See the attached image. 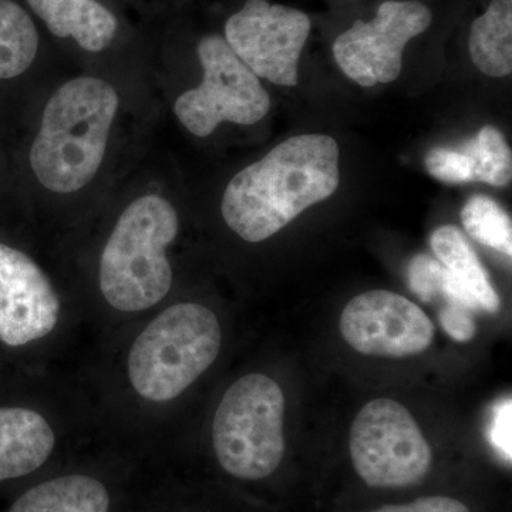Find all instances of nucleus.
Returning a JSON list of instances; mask_svg holds the SVG:
<instances>
[{
  "label": "nucleus",
  "instance_id": "nucleus-10",
  "mask_svg": "<svg viewBox=\"0 0 512 512\" xmlns=\"http://www.w3.org/2000/svg\"><path fill=\"white\" fill-rule=\"evenodd\" d=\"M340 332L362 355L407 357L429 349L436 328L423 309L399 293L370 291L343 309Z\"/></svg>",
  "mask_w": 512,
  "mask_h": 512
},
{
  "label": "nucleus",
  "instance_id": "nucleus-3",
  "mask_svg": "<svg viewBox=\"0 0 512 512\" xmlns=\"http://www.w3.org/2000/svg\"><path fill=\"white\" fill-rule=\"evenodd\" d=\"M177 234V212L163 197L144 195L128 205L101 255L100 289L113 308L146 311L163 301L173 284L165 249Z\"/></svg>",
  "mask_w": 512,
  "mask_h": 512
},
{
  "label": "nucleus",
  "instance_id": "nucleus-4",
  "mask_svg": "<svg viewBox=\"0 0 512 512\" xmlns=\"http://www.w3.org/2000/svg\"><path fill=\"white\" fill-rule=\"evenodd\" d=\"M221 342L220 322L211 309L198 303L171 306L131 346L130 382L151 402L177 399L217 360Z\"/></svg>",
  "mask_w": 512,
  "mask_h": 512
},
{
  "label": "nucleus",
  "instance_id": "nucleus-16",
  "mask_svg": "<svg viewBox=\"0 0 512 512\" xmlns=\"http://www.w3.org/2000/svg\"><path fill=\"white\" fill-rule=\"evenodd\" d=\"M471 59L490 77L512 72V0H493L483 16L474 20L468 40Z\"/></svg>",
  "mask_w": 512,
  "mask_h": 512
},
{
  "label": "nucleus",
  "instance_id": "nucleus-19",
  "mask_svg": "<svg viewBox=\"0 0 512 512\" xmlns=\"http://www.w3.org/2000/svg\"><path fill=\"white\" fill-rule=\"evenodd\" d=\"M474 164V181L505 187L512 178L511 148L497 128L485 126L460 148Z\"/></svg>",
  "mask_w": 512,
  "mask_h": 512
},
{
  "label": "nucleus",
  "instance_id": "nucleus-2",
  "mask_svg": "<svg viewBox=\"0 0 512 512\" xmlns=\"http://www.w3.org/2000/svg\"><path fill=\"white\" fill-rule=\"evenodd\" d=\"M119 109L116 90L96 77L63 84L43 111L30 165L47 190L69 194L93 180Z\"/></svg>",
  "mask_w": 512,
  "mask_h": 512
},
{
  "label": "nucleus",
  "instance_id": "nucleus-8",
  "mask_svg": "<svg viewBox=\"0 0 512 512\" xmlns=\"http://www.w3.org/2000/svg\"><path fill=\"white\" fill-rule=\"evenodd\" d=\"M312 23L302 10L247 0L225 25V40L256 77L276 86L295 87L299 59Z\"/></svg>",
  "mask_w": 512,
  "mask_h": 512
},
{
  "label": "nucleus",
  "instance_id": "nucleus-1",
  "mask_svg": "<svg viewBox=\"0 0 512 512\" xmlns=\"http://www.w3.org/2000/svg\"><path fill=\"white\" fill-rule=\"evenodd\" d=\"M338 187V143L325 134H302L272 148L229 181L222 217L235 234L256 244L274 237Z\"/></svg>",
  "mask_w": 512,
  "mask_h": 512
},
{
  "label": "nucleus",
  "instance_id": "nucleus-18",
  "mask_svg": "<svg viewBox=\"0 0 512 512\" xmlns=\"http://www.w3.org/2000/svg\"><path fill=\"white\" fill-rule=\"evenodd\" d=\"M461 221L471 238L485 247L512 255V224L507 214L490 197L474 195L461 211Z\"/></svg>",
  "mask_w": 512,
  "mask_h": 512
},
{
  "label": "nucleus",
  "instance_id": "nucleus-23",
  "mask_svg": "<svg viewBox=\"0 0 512 512\" xmlns=\"http://www.w3.org/2000/svg\"><path fill=\"white\" fill-rule=\"evenodd\" d=\"M512 400L508 397L498 404L494 410L493 423H491L490 439L493 446L503 454L505 460L512 458Z\"/></svg>",
  "mask_w": 512,
  "mask_h": 512
},
{
  "label": "nucleus",
  "instance_id": "nucleus-5",
  "mask_svg": "<svg viewBox=\"0 0 512 512\" xmlns=\"http://www.w3.org/2000/svg\"><path fill=\"white\" fill-rule=\"evenodd\" d=\"M285 396L265 375H248L222 397L212 443L222 468L242 480L271 476L285 454Z\"/></svg>",
  "mask_w": 512,
  "mask_h": 512
},
{
  "label": "nucleus",
  "instance_id": "nucleus-12",
  "mask_svg": "<svg viewBox=\"0 0 512 512\" xmlns=\"http://www.w3.org/2000/svg\"><path fill=\"white\" fill-rule=\"evenodd\" d=\"M56 437L45 417L20 407H0V483L28 476L46 463Z\"/></svg>",
  "mask_w": 512,
  "mask_h": 512
},
{
  "label": "nucleus",
  "instance_id": "nucleus-20",
  "mask_svg": "<svg viewBox=\"0 0 512 512\" xmlns=\"http://www.w3.org/2000/svg\"><path fill=\"white\" fill-rule=\"evenodd\" d=\"M430 175L447 184H464L474 181V164L461 150L433 148L426 157Z\"/></svg>",
  "mask_w": 512,
  "mask_h": 512
},
{
  "label": "nucleus",
  "instance_id": "nucleus-11",
  "mask_svg": "<svg viewBox=\"0 0 512 512\" xmlns=\"http://www.w3.org/2000/svg\"><path fill=\"white\" fill-rule=\"evenodd\" d=\"M60 301L45 272L28 255L0 244V340L12 348L56 328Z\"/></svg>",
  "mask_w": 512,
  "mask_h": 512
},
{
  "label": "nucleus",
  "instance_id": "nucleus-13",
  "mask_svg": "<svg viewBox=\"0 0 512 512\" xmlns=\"http://www.w3.org/2000/svg\"><path fill=\"white\" fill-rule=\"evenodd\" d=\"M30 8L57 37H73L87 52L99 53L113 42L117 20L97 0H28Z\"/></svg>",
  "mask_w": 512,
  "mask_h": 512
},
{
  "label": "nucleus",
  "instance_id": "nucleus-9",
  "mask_svg": "<svg viewBox=\"0 0 512 512\" xmlns=\"http://www.w3.org/2000/svg\"><path fill=\"white\" fill-rule=\"evenodd\" d=\"M431 10L420 2L389 0L376 18L357 20L333 43V56L343 73L363 87L394 82L403 66V52L413 37L431 25Z\"/></svg>",
  "mask_w": 512,
  "mask_h": 512
},
{
  "label": "nucleus",
  "instance_id": "nucleus-6",
  "mask_svg": "<svg viewBox=\"0 0 512 512\" xmlns=\"http://www.w3.org/2000/svg\"><path fill=\"white\" fill-rule=\"evenodd\" d=\"M349 447L356 473L375 488L419 484L433 461L419 424L392 399L372 400L357 413Z\"/></svg>",
  "mask_w": 512,
  "mask_h": 512
},
{
  "label": "nucleus",
  "instance_id": "nucleus-24",
  "mask_svg": "<svg viewBox=\"0 0 512 512\" xmlns=\"http://www.w3.org/2000/svg\"><path fill=\"white\" fill-rule=\"evenodd\" d=\"M373 512H471L461 501L448 497L419 498L409 504L384 505Z\"/></svg>",
  "mask_w": 512,
  "mask_h": 512
},
{
  "label": "nucleus",
  "instance_id": "nucleus-15",
  "mask_svg": "<svg viewBox=\"0 0 512 512\" xmlns=\"http://www.w3.org/2000/svg\"><path fill=\"white\" fill-rule=\"evenodd\" d=\"M110 497L96 478L67 476L22 495L10 512H109Z\"/></svg>",
  "mask_w": 512,
  "mask_h": 512
},
{
  "label": "nucleus",
  "instance_id": "nucleus-22",
  "mask_svg": "<svg viewBox=\"0 0 512 512\" xmlns=\"http://www.w3.org/2000/svg\"><path fill=\"white\" fill-rule=\"evenodd\" d=\"M440 323L447 335L457 342H468L476 336L473 311L456 302H448L440 311Z\"/></svg>",
  "mask_w": 512,
  "mask_h": 512
},
{
  "label": "nucleus",
  "instance_id": "nucleus-7",
  "mask_svg": "<svg viewBox=\"0 0 512 512\" xmlns=\"http://www.w3.org/2000/svg\"><path fill=\"white\" fill-rule=\"evenodd\" d=\"M198 57L204 69L202 83L174 104L175 116L190 133L207 137L224 121L252 126L264 119L271 99L225 37L205 36L198 43Z\"/></svg>",
  "mask_w": 512,
  "mask_h": 512
},
{
  "label": "nucleus",
  "instance_id": "nucleus-17",
  "mask_svg": "<svg viewBox=\"0 0 512 512\" xmlns=\"http://www.w3.org/2000/svg\"><path fill=\"white\" fill-rule=\"evenodd\" d=\"M37 47L39 35L28 13L12 0H0V80L25 73Z\"/></svg>",
  "mask_w": 512,
  "mask_h": 512
},
{
  "label": "nucleus",
  "instance_id": "nucleus-14",
  "mask_svg": "<svg viewBox=\"0 0 512 512\" xmlns=\"http://www.w3.org/2000/svg\"><path fill=\"white\" fill-rule=\"evenodd\" d=\"M430 242L448 274L477 302L478 308L488 313L497 312L500 298L463 234L453 225H446L431 235Z\"/></svg>",
  "mask_w": 512,
  "mask_h": 512
},
{
  "label": "nucleus",
  "instance_id": "nucleus-21",
  "mask_svg": "<svg viewBox=\"0 0 512 512\" xmlns=\"http://www.w3.org/2000/svg\"><path fill=\"white\" fill-rule=\"evenodd\" d=\"M443 271V265H440L436 259L427 255H417L409 266L410 289L419 296L421 301H433L441 293Z\"/></svg>",
  "mask_w": 512,
  "mask_h": 512
}]
</instances>
